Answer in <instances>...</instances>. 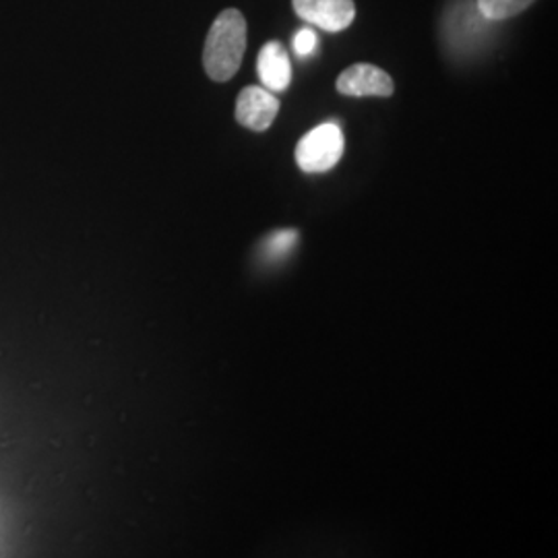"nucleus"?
<instances>
[{
  "mask_svg": "<svg viewBox=\"0 0 558 558\" xmlns=\"http://www.w3.org/2000/svg\"><path fill=\"white\" fill-rule=\"evenodd\" d=\"M246 52V20L239 9H226L214 21L205 48L203 66L209 80L226 83L239 73Z\"/></svg>",
  "mask_w": 558,
  "mask_h": 558,
  "instance_id": "obj_1",
  "label": "nucleus"
},
{
  "mask_svg": "<svg viewBox=\"0 0 558 558\" xmlns=\"http://www.w3.org/2000/svg\"><path fill=\"white\" fill-rule=\"evenodd\" d=\"M343 156V135L336 122H325L296 145V163L306 174L329 172Z\"/></svg>",
  "mask_w": 558,
  "mask_h": 558,
  "instance_id": "obj_2",
  "label": "nucleus"
},
{
  "mask_svg": "<svg viewBox=\"0 0 558 558\" xmlns=\"http://www.w3.org/2000/svg\"><path fill=\"white\" fill-rule=\"evenodd\" d=\"M341 96L350 98H389L396 92V83L391 80L389 73H385L377 64L360 62L348 66L336 83Z\"/></svg>",
  "mask_w": 558,
  "mask_h": 558,
  "instance_id": "obj_3",
  "label": "nucleus"
},
{
  "mask_svg": "<svg viewBox=\"0 0 558 558\" xmlns=\"http://www.w3.org/2000/svg\"><path fill=\"white\" fill-rule=\"evenodd\" d=\"M296 15L325 32L338 34L356 17L354 0H292Z\"/></svg>",
  "mask_w": 558,
  "mask_h": 558,
  "instance_id": "obj_4",
  "label": "nucleus"
},
{
  "mask_svg": "<svg viewBox=\"0 0 558 558\" xmlns=\"http://www.w3.org/2000/svg\"><path fill=\"white\" fill-rule=\"evenodd\" d=\"M279 100L265 87H244L240 92L239 100H236V120L242 126L255 131V133H263L267 131L274 120L278 117Z\"/></svg>",
  "mask_w": 558,
  "mask_h": 558,
  "instance_id": "obj_5",
  "label": "nucleus"
},
{
  "mask_svg": "<svg viewBox=\"0 0 558 558\" xmlns=\"http://www.w3.org/2000/svg\"><path fill=\"white\" fill-rule=\"evenodd\" d=\"M260 83L269 92H286L290 81H292V66H290V57L283 48V44L278 40L267 41L260 48L259 60Z\"/></svg>",
  "mask_w": 558,
  "mask_h": 558,
  "instance_id": "obj_6",
  "label": "nucleus"
},
{
  "mask_svg": "<svg viewBox=\"0 0 558 558\" xmlns=\"http://www.w3.org/2000/svg\"><path fill=\"white\" fill-rule=\"evenodd\" d=\"M532 4L534 0H478V11L486 20L502 21L518 17Z\"/></svg>",
  "mask_w": 558,
  "mask_h": 558,
  "instance_id": "obj_7",
  "label": "nucleus"
},
{
  "mask_svg": "<svg viewBox=\"0 0 558 558\" xmlns=\"http://www.w3.org/2000/svg\"><path fill=\"white\" fill-rule=\"evenodd\" d=\"M296 240H299L296 230H281V232H276V234H271L269 239L265 240L263 253L269 260L281 259L283 255H288L294 248Z\"/></svg>",
  "mask_w": 558,
  "mask_h": 558,
  "instance_id": "obj_8",
  "label": "nucleus"
},
{
  "mask_svg": "<svg viewBox=\"0 0 558 558\" xmlns=\"http://www.w3.org/2000/svg\"><path fill=\"white\" fill-rule=\"evenodd\" d=\"M317 48V34L313 29H300L294 38V50L299 57H311Z\"/></svg>",
  "mask_w": 558,
  "mask_h": 558,
  "instance_id": "obj_9",
  "label": "nucleus"
}]
</instances>
